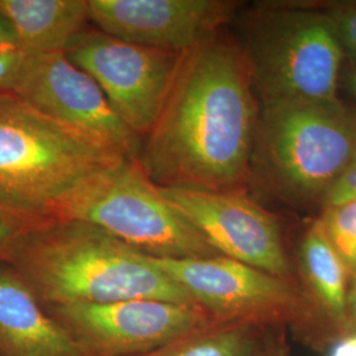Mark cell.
<instances>
[{
	"label": "cell",
	"instance_id": "obj_1",
	"mask_svg": "<svg viewBox=\"0 0 356 356\" xmlns=\"http://www.w3.org/2000/svg\"><path fill=\"white\" fill-rule=\"evenodd\" d=\"M257 119L248 65L223 28L182 53L136 159L160 188L250 193Z\"/></svg>",
	"mask_w": 356,
	"mask_h": 356
},
{
	"label": "cell",
	"instance_id": "obj_2",
	"mask_svg": "<svg viewBox=\"0 0 356 356\" xmlns=\"http://www.w3.org/2000/svg\"><path fill=\"white\" fill-rule=\"evenodd\" d=\"M8 264L47 307L136 298L195 305L149 256L79 220L45 222L22 241Z\"/></svg>",
	"mask_w": 356,
	"mask_h": 356
},
{
	"label": "cell",
	"instance_id": "obj_3",
	"mask_svg": "<svg viewBox=\"0 0 356 356\" xmlns=\"http://www.w3.org/2000/svg\"><path fill=\"white\" fill-rule=\"evenodd\" d=\"M355 152L356 106L341 97L259 103L250 193L319 211Z\"/></svg>",
	"mask_w": 356,
	"mask_h": 356
},
{
	"label": "cell",
	"instance_id": "obj_4",
	"mask_svg": "<svg viewBox=\"0 0 356 356\" xmlns=\"http://www.w3.org/2000/svg\"><path fill=\"white\" fill-rule=\"evenodd\" d=\"M234 22L259 103L339 98L343 48L313 3L261 1Z\"/></svg>",
	"mask_w": 356,
	"mask_h": 356
},
{
	"label": "cell",
	"instance_id": "obj_5",
	"mask_svg": "<svg viewBox=\"0 0 356 356\" xmlns=\"http://www.w3.org/2000/svg\"><path fill=\"white\" fill-rule=\"evenodd\" d=\"M122 157L42 114L0 97V207L42 220L82 181ZM134 159V157H132Z\"/></svg>",
	"mask_w": 356,
	"mask_h": 356
},
{
	"label": "cell",
	"instance_id": "obj_6",
	"mask_svg": "<svg viewBox=\"0 0 356 356\" xmlns=\"http://www.w3.org/2000/svg\"><path fill=\"white\" fill-rule=\"evenodd\" d=\"M53 219L94 225L156 259L219 254L147 176L136 157L122 159L82 181L57 204Z\"/></svg>",
	"mask_w": 356,
	"mask_h": 356
},
{
	"label": "cell",
	"instance_id": "obj_7",
	"mask_svg": "<svg viewBox=\"0 0 356 356\" xmlns=\"http://www.w3.org/2000/svg\"><path fill=\"white\" fill-rule=\"evenodd\" d=\"M149 259L216 321L291 330L316 351L332 343L297 279L275 276L222 254Z\"/></svg>",
	"mask_w": 356,
	"mask_h": 356
},
{
	"label": "cell",
	"instance_id": "obj_8",
	"mask_svg": "<svg viewBox=\"0 0 356 356\" xmlns=\"http://www.w3.org/2000/svg\"><path fill=\"white\" fill-rule=\"evenodd\" d=\"M65 54L95 81L115 114L140 140L163 108L182 56L127 42L90 26L73 38Z\"/></svg>",
	"mask_w": 356,
	"mask_h": 356
},
{
	"label": "cell",
	"instance_id": "obj_9",
	"mask_svg": "<svg viewBox=\"0 0 356 356\" xmlns=\"http://www.w3.org/2000/svg\"><path fill=\"white\" fill-rule=\"evenodd\" d=\"M161 191L218 254L275 276L297 279L279 218L250 193Z\"/></svg>",
	"mask_w": 356,
	"mask_h": 356
},
{
	"label": "cell",
	"instance_id": "obj_10",
	"mask_svg": "<svg viewBox=\"0 0 356 356\" xmlns=\"http://www.w3.org/2000/svg\"><path fill=\"white\" fill-rule=\"evenodd\" d=\"M86 356H139L216 321L200 306L154 298L48 307Z\"/></svg>",
	"mask_w": 356,
	"mask_h": 356
},
{
	"label": "cell",
	"instance_id": "obj_11",
	"mask_svg": "<svg viewBox=\"0 0 356 356\" xmlns=\"http://www.w3.org/2000/svg\"><path fill=\"white\" fill-rule=\"evenodd\" d=\"M15 94L111 152L138 157L140 139L115 114L95 81L65 51L29 54Z\"/></svg>",
	"mask_w": 356,
	"mask_h": 356
},
{
	"label": "cell",
	"instance_id": "obj_12",
	"mask_svg": "<svg viewBox=\"0 0 356 356\" xmlns=\"http://www.w3.org/2000/svg\"><path fill=\"white\" fill-rule=\"evenodd\" d=\"M90 24L127 42L185 53L234 22L231 0H89Z\"/></svg>",
	"mask_w": 356,
	"mask_h": 356
},
{
	"label": "cell",
	"instance_id": "obj_13",
	"mask_svg": "<svg viewBox=\"0 0 356 356\" xmlns=\"http://www.w3.org/2000/svg\"><path fill=\"white\" fill-rule=\"evenodd\" d=\"M0 356H86L8 263H0Z\"/></svg>",
	"mask_w": 356,
	"mask_h": 356
},
{
	"label": "cell",
	"instance_id": "obj_14",
	"mask_svg": "<svg viewBox=\"0 0 356 356\" xmlns=\"http://www.w3.org/2000/svg\"><path fill=\"white\" fill-rule=\"evenodd\" d=\"M294 269L297 280L331 341L350 334L347 300L351 273L332 248L317 216L302 232Z\"/></svg>",
	"mask_w": 356,
	"mask_h": 356
},
{
	"label": "cell",
	"instance_id": "obj_15",
	"mask_svg": "<svg viewBox=\"0 0 356 356\" xmlns=\"http://www.w3.org/2000/svg\"><path fill=\"white\" fill-rule=\"evenodd\" d=\"M0 15L31 54L65 51L90 24L89 0H0Z\"/></svg>",
	"mask_w": 356,
	"mask_h": 356
},
{
	"label": "cell",
	"instance_id": "obj_16",
	"mask_svg": "<svg viewBox=\"0 0 356 356\" xmlns=\"http://www.w3.org/2000/svg\"><path fill=\"white\" fill-rule=\"evenodd\" d=\"M285 330L213 321L139 356H267Z\"/></svg>",
	"mask_w": 356,
	"mask_h": 356
},
{
	"label": "cell",
	"instance_id": "obj_17",
	"mask_svg": "<svg viewBox=\"0 0 356 356\" xmlns=\"http://www.w3.org/2000/svg\"><path fill=\"white\" fill-rule=\"evenodd\" d=\"M350 273L356 270V201L323 207L317 216Z\"/></svg>",
	"mask_w": 356,
	"mask_h": 356
},
{
	"label": "cell",
	"instance_id": "obj_18",
	"mask_svg": "<svg viewBox=\"0 0 356 356\" xmlns=\"http://www.w3.org/2000/svg\"><path fill=\"white\" fill-rule=\"evenodd\" d=\"M313 6L329 19L334 32L339 38L346 63L356 66V0L322 1Z\"/></svg>",
	"mask_w": 356,
	"mask_h": 356
},
{
	"label": "cell",
	"instance_id": "obj_19",
	"mask_svg": "<svg viewBox=\"0 0 356 356\" xmlns=\"http://www.w3.org/2000/svg\"><path fill=\"white\" fill-rule=\"evenodd\" d=\"M45 222L0 207V263H10L22 241Z\"/></svg>",
	"mask_w": 356,
	"mask_h": 356
},
{
	"label": "cell",
	"instance_id": "obj_20",
	"mask_svg": "<svg viewBox=\"0 0 356 356\" xmlns=\"http://www.w3.org/2000/svg\"><path fill=\"white\" fill-rule=\"evenodd\" d=\"M29 54L22 49L0 51V97L15 94Z\"/></svg>",
	"mask_w": 356,
	"mask_h": 356
},
{
	"label": "cell",
	"instance_id": "obj_21",
	"mask_svg": "<svg viewBox=\"0 0 356 356\" xmlns=\"http://www.w3.org/2000/svg\"><path fill=\"white\" fill-rule=\"evenodd\" d=\"M351 201H356V152L348 165L344 168L342 175L332 185L323 201L322 209Z\"/></svg>",
	"mask_w": 356,
	"mask_h": 356
},
{
	"label": "cell",
	"instance_id": "obj_22",
	"mask_svg": "<svg viewBox=\"0 0 356 356\" xmlns=\"http://www.w3.org/2000/svg\"><path fill=\"white\" fill-rule=\"evenodd\" d=\"M327 350V356H356V332H350L335 339Z\"/></svg>",
	"mask_w": 356,
	"mask_h": 356
},
{
	"label": "cell",
	"instance_id": "obj_23",
	"mask_svg": "<svg viewBox=\"0 0 356 356\" xmlns=\"http://www.w3.org/2000/svg\"><path fill=\"white\" fill-rule=\"evenodd\" d=\"M347 312L351 332H356V270L351 273L348 300H347Z\"/></svg>",
	"mask_w": 356,
	"mask_h": 356
},
{
	"label": "cell",
	"instance_id": "obj_24",
	"mask_svg": "<svg viewBox=\"0 0 356 356\" xmlns=\"http://www.w3.org/2000/svg\"><path fill=\"white\" fill-rule=\"evenodd\" d=\"M1 49H20L15 38L11 26L0 15V51Z\"/></svg>",
	"mask_w": 356,
	"mask_h": 356
},
{
	"label": "cell",
	"instance_id": "obj_25",
	"mask_svg": "<svg viewBox=\"0 0 356 356\" xmlns=\"http://www.w3.org/2000/svg\"><path fill=\"white\" fill-rule=\"evenodd\" d=\"M341 88L346 89V91L351 95V98L356 103V66H354V65L346 63L343 74H342Z\"/></svg>",
	"mask_w": 356,
	"mask_h": 356
},
{
	"label": "cell",
	"instance_id": "obj_26",
	"mask_svg": "<svg viewBox=\"0 0 356 356\" xmlns=\"http://www.w3.org/2000/svg\"><path fill=\"white\" fill-rule=\"evenodd\" d=\"M267 356H289V347L285 339V334H282L276 343L272 346Z\"/></svg>",
	"mask_w": 356,
	"mask_h": 356
}]
</instances>
